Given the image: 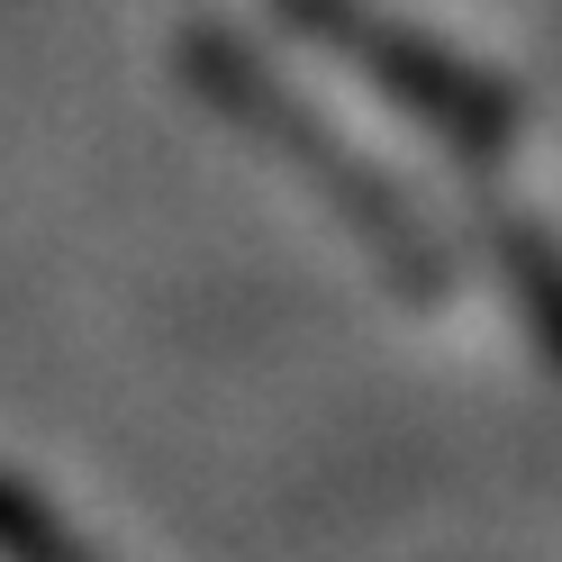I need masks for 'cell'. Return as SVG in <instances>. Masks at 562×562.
<instances>
[{"label":"cell","mask_w":562,"mask_h":562,"mask_svg":"<svg viewBox=\"0 0 562 562\" xmlns=\"http://www.w3.org/2000/svg\"><path fill=\"white\" fill-rule=\"evenodd\" d=\"M472 218H481V245H490V263H499V291L517 300L544 372H562V236L526 200H499V191H472Z\"/></svg>","instance_id":"7a4b0ae2"},{"label":"cell","mask_w":562,"mask_h":562,"mask_svg":"<svg viewBox=\"0 0 562 562\" xmlns=\"http://www.w3.org/2000/svg\"><path fill=\"white\" fill-rule=\"evenodd\" d=\"M291 10H300V27L318 46H336L355 74H372L408 119H427L453 155H508L517 91L490 74V64L417 37V27H400L391 10H372V0H291Z\"/></svg>","instance_id":"6da1fadb"}]
</instances>
